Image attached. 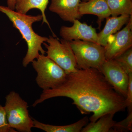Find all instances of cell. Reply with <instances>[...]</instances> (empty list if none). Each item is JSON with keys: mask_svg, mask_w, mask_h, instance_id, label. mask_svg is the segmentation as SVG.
I'll list each match as a JSON object with an SVG mask.
<instances>
[{"mask_svg": "<svg viewBox=\"0 0 132 132\" xmlns=\"http://www.w3.org/2000/svg\"><path fill=\"white\" fill-rule=\"evenodd\" d=\"M65 97L73 101L82 114L93 113L94 122L108 113H117L126 108L125 98L116 92L101 72L95 68L78 69L67 74L65 80L53 89L43 90L33 107L48 99Z\"/></svg>", "mask_w": 132, "mask_h": 132, "instance_id": "1", "label": "cell"}, {"mask_svg": "<svg viewBox=\"0 0 132 132\" xmlns=\"http://www.w3.org/2000/svg\"><path fill=\"white\" fill-rule=\"evenodd\" d=\"M0 12L8 17L14 27L19 30L27 43V52L22 61L23 67H27L29 63L38 58L40 53L45 55L46 51L43 48L42 45L46 42L48 38L39 35L34 32L32 27L33 23L42 20V14L35 16L28 15L1 5H0Z\"/></svg>", "mask_w": 132, "mask_h": 132, "instance_id": "2", "label": "cell"}, {"mask_svg": "<svg viewBox=\"0 0 132 132\" xmlns=\"http://www.w3.org/2000/svg\"><path fill=\"white\" fill-rule=\"evenodd\" d=\"M3 107L10 127L17 132H31L34 123L29 113L28 104L18 93L10 92L6 96Z\"/></svg>", "mask_w": 132, "mask_h": 132, "instance_id": "3", "label": "cell"}, {"mask_svg": "<svg viewBox=\"0 0 132 132\" xmlns=\"http://www.w3.org/2000/svg\"><path fill=\"white\" fill-rule=\"evenodd\" d=\"M31 63L37 72L36 81L43 90L55 88L65 80V72L45 55L40 54Z\"/></svg>", "mask_w": 132, "mask_h": 132, "instance_id": "4", "label": "cell"}, {"mask_svg": "<svg viewBox=\"0 0 132 132\" xmlns=\"http://www.w3.org/2000/svg\"><path fill=\"white\" fill-rule=\"evenodd\" d=\"M69 42L75 56L78 69L92 68L99 70L106 60L104 47L86 41Z\"/></svg>", "mask_w": 132, "mask_h": 132, "instance_id": "5", "label": "cell"}, {"mask_svg": "<svg viewBox=\"0 0 132 132\" xmlns=\"http://www.w3.org/2000/svg\"><path fill=\"white\" fill-rule=\"evenodd\" d=\"M54 36H49L46 42L44 43L47 50V57L61 68L67 74L78 70L76 61L69 42L62 39L60 40Z\"/></svg>", "mask_w": 132, "mask_h": 132, "instance_id": "6", "label": "cell"}, {"mask_svg": "<svg viewBox=\"0 0 132 132\" xmlns=\"http://www.w3.org/2000/svg\"><path fill=\"white\" fill-rule=\"evenodd\" d=\"M104 47L106 60H113L132 47V15L125 28L109 37Z\"/></svg>", "mask_w": 132, "mask_h": 132, "instance_id": "7", "label": "cell"}, {"mask_svg": "<svg viewBox=\"0 0 132 132\" xmlns=\"http://www.w3.org/2000/svg\"><path fill=\"white\" fill-rule=\"evenodd\" d=\"M99 70L114 90L126 98L129 80L128 74L114 60H105Z\"/></svg>", "mask_w": 132, "mask_h": 132, "instance_id": "8", "label": "cell"}, {"mask_svg": "<svg viewBox=\"0 0 132 132\" xmlns=\"http://www.w3.org/2000/svg\"><path fill=\"white\" fill-rule=\"evenodd\" d=\"M73 23L71 27L63 26L61 28L60 35L62 39L68 41L81 40L98 43V33L92 25L81 23L78 19Z\"/></svg>", "mask_w": 132, "mask_h": 132, "instance_id": "9", "label": "cell"}, {"mask_svg": "<svg viewBox=\"0 0 132 132\" xmlns=\"http://www.w3.org/2000/svg\"><path fill=\"white\" fill-rule=\"evenodd\" d=\"M80 2L81 0H51L49 10L64 21L73 23L82 16L79 11Z\"/></svg>", "mask_w": 132, "mask_h": 132, "instance_id": "10", "label": "cell"}, {"mask_svg": "<svg viewBox=\"0 0 132 132\" xmlns=\"http://www.w3.org/2000/svg\"><path fill=\"white\" fill-rule=\"evenodd\" d=\"M79 11L83 16L85 14H93L98 17L97 22L100 29L102 22L111 15V12L105 0H88L80 2Z\"/></svg>", "mask_w": 132, "mask_h": 132, "instance_id": "11", "label": "cell"}, {"mask_svg": "<svg viewBox=\"0 0 132 132\" xmlns=\"http://www.w3.org/2000/svg\"><path fill=\"white\" fill-rule=\"evenodd\" d=\"M130 16L128 15H121L106 18L105 27L98 34V44L102 46H105L109 37L119 31L125 24H127Z\"/></svg>", "mask_w": 132, "mask_h": 132, "instance_id": "12", "label": "cell"}, {"mask_svg": "<svg viewBox=\"0 0 132 132\" xmlns=\"http://www.w3.org/2000/svg\"><path fill=\"white\" fill-rule=\"evenodd\" d=\"M87 117H85L79 120L71 125L65 126H55L41 123L33 119L34 127L46 132H80L88 123Z\"/></svg>", "mask_w": 132, "mask_h": 132, "instance_id": "13", "label": "cell"}, {"mask_svg": "<svg viewBox=\"0 0 132 132\" xmlns=\"http://www.w3.org/2000/svg\"><path fill=\"white\" fill-rule=\"evenodd\" d=\"M48 2L49 0H15V10L21 13L27 14L31 9L39 10L43 16V23H46L51 29L45 14Z\"/></svg>", "mask_w": 132, "mask_h": 132, "instance_id": "14", "label": "cell"}, {"mask_svg": "<svg viewBox=\"0 0 132 132\" xmlns=\"http://www.w3.org/2000/svg\"><path fill=\"white\" fill-rule=\"evenodd\" d=\"M114 114L108 113L101 116L95 122H90L85 126L81 132H110L116 123Z\"/></svg>", "mask_w": 132, "mask_h": 132, "instance_id": "15", "label": "cell"}, {"mask_svg": "<svg viewBox=\"0 0 132 132\" xmlns=\"http://www.w3.org/2000/svg\"><path fill=\"white\" fill-rule=\"evenodd\" d=\"M113 16L132 15V0H105Z\"/></svg>", "mask_w": 132, "mask_h": 132, "instance_id": "16", "label": "cell"}, {"mask_svg": "<svg viewBox=\"0 0 132 132\" xmlns=\"http://www.w3.org/2000/svg\"><path fill=\"white\" fill-rule=\"evenodd\" d=\"M128 74L132 73V47L113 59Z\"/></svg>", "mask_w": 132, "mask_h": 132, "instance_id": "17", "label": "cell"}, {"mask_svg": "<svg viewBox=\"0 0 132 132\" xmlns=\"http://www.w3.org/2000/svg\"><path fill=\"white\" fill-rule=\"evenodd\" d=\"M132 131V112L128 113L125 119L116 122L111 130L112 132H126Z\"/></svg>", "mask_w": 132, "mask_h": 132, "instance_id": "18", "label": "cell"}, {"mask_svg": "<svg viewBox=\"0 0 132 132\" xmlns=\"http://www.w3.org/2000/svg\"><path fill=\"white\" fill-rule=\"evenodd\" d=\"M10 126L4 107L0 105V132H16Z\"/></svg>", "mask_w": 132, "mask_h": 132, "instance_id": "19", "label": "cell"}, {"mask_svg": "<svg viewBox=\"0 0 132 132\" xmlns=\"http://www.w3.org/2000/svg\"><path fill=\"white\" fill-rule=\"evenodd\" d=\"M128 86L127 92L126 97L125 98L126 108L128 113L132 112V73L128 74Z\"/></svg>", "mask_w": 132, "mask_h": 132, "instance_id": "20", "label": "cell"}, {"mask_svg": "<svg viewBox=\"0 0 132 132\" xmlns=\"http://www.w3.org/2000/svg\"><path fill=\"white\" fill-rule=\"evenodd\" d=\"M15 0H7V7L13 10H15Z\"/></svg>", "mask_w": 132, "mask_h": 132, "instance_id": "21", "label": "cell"}, {"mask_svg": "<svg viewBox=\"0 0 132 132\" xmlns=\"http://www.w3.org/2000/svg\"><path fill=\"white\" fill-rule=\"evenodd\" d=\"M82 1V2H86L88 0H81Z\"/></svg>", "mask_w": 132, "mask_h": 132, "instance_id": "22", "label": "cell"}]
</instances>
